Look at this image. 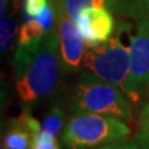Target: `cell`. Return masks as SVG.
<instances>
[{
    "label": "cell",
    "instance_id": "2e32d148",
    "mask_svg": "<svg viewBox=\"0 0 149 149\" xmlns=\"http://www.w3.org/2000/svg\"><path fill=\"white\" fill-rule=\"evenodd\" d=\"M134 139L139 143L143 149H149V133H137Z\"/></svg>",
    "mask_w": 149,
    "mask_h": 149
},
{
    "label": "cell",
    "instance_id": "ac0fdd59",
    "mask_svg": "<svg viewBox=\"0 0 149 149\" xmlns=\"http://www.w3.org/2000/svg\"><path fill=\"white\" fill-rule=\"evenodd\" d=\"M138 132L139 133H149V119L138 122Z\"/></svg>",
    "mask_w": 149,
    "mask_h": 149
},
{
    "label": "cell",
    "instance_id": "5b68a950",
    "mask_svg": "<svg viewBox=\"0 0 149 149\" xmlns=\"http://www.w3.org/2000/svg\"><path fill=\"white\" fill-rule=\"evenodd\" d=\"M129 96L130 101H138L139 93L149 86V15L138 19L136 34L130 39Z\"/></svg>",
    "mask_w": 149,
    "mask_h": 149
},
{
    "label": "cell",
    "instance_id": "5bb4252c",
    "mask_svg": "<svg viewBox=\"0 0 149 149\" xmlns=\"http://www.w3.org/2000/svg\"><path fill=\"white\" fill-rule=\"evenodd\" d=\"M50 4V0H24V14L35 17L42 13Z\"/></svg>",
    "mask_w": 149,
    "mask_h": 149
},
{
    "label": "cell",
    "instance_id": "6da1fadb",
    "mask_svg": "<svg viewBox=\"0 0 149 149\" xmlns=\"http://www.w3.org/2000/svg\"><path fill=\"white\" fill-rule=\"evenodd\" d=\"M63 74L65 67L56 29L46 37L21 76L16 78L17 95L25 103L49 100L57 93Z\"/></svg>",
    "mask_w": 149,
    "mask_h": 149
},
{
    "label": "cell",
    "instance_id": "3957f363",
    "mask_svg": "<svg viewBox=\"0 0 149 149\" xmlns=\"http://www.w3.org/2000/svg\"><path fill=\"white\" fill-rule=\"evenodd\" d=\"M129 136V125L122 119L93 113H76L65 123L61 142L67 149H92L123 141Z\"/></svg>",
    "mask_w": 149,
    "mask_h": 149
},
{
    "label": "cell",
    "instance_id": "9a60e30c",
    "mask_svg": "<svg viewBox=\"0 0 149 149\" xmlns=\"http://www.w3.org/2000/svg\"><path fill=\"white\" fill-rule=\"evenodd\" d=\"M114 149H143V148L139 146V143L133 138L132 141H125V139H123V141L117 142Z\"/></svg>",
    "mask_w": 149,
    "mask_h": 149
},
{
    "label": "cell",
    "instance_id": "30bf717a",
    "mask_svg": "<svg viewBox=\"0 0 149 149\" xmlns=\"http://www.w3.org/2000/svg\"><path fill=\"white\" fill-rule=\"evenodd\" d=\"M65 13L76 21L77 15L83 9L88 8H106V9H119L122 0H60Z\"/></svg>",
    "mask_w": 149,
    "mask_h": 149
},
{
    "label": "cell",
    "instance_id": "8fae6325",
    "mask_svg": "<svg viewBox=\"0 0 149 149\" xmlns=\"http://www.w3.org/2000/svg\"><path fill=\"white\" fill-rule=\"evenodd\" d=\"M65 123V112L60 106L55 104L50 108L42 122V129L57 138L62 133Z\"/></svg>",
    "mask_w": 149,
    "mask_h": 149
},
{
    "label": "cell",
    "instance_id": "7c38bea8",
    "mask_svg": "<svg viewBox=\"0 0 149 149\" xmlns=\"http://www.w3.org/2000/svg\"><path fill=\"white\" fill-rule=\"evenodd\" d=\"M17 32V21L15 16L9 15H1V51L3 52H8L14 45V40H15Z\"/></svg>",
    "mask_w": 149,
    "mask_h": 149
},
{
    "label": "cell",
    "instance_id": "277c9868",
    "mask_svg": "<svg viewBox=\"0 0 149 149\" xmlns=\"http://www.w3.org/2000/svg\"><path fill=\"white\" fill-rule=\"evenodd\" d=\"M128 24L120 22L117 32L106 42L93 46L83 57L82 70H87L101 80L120 88L125 96H129V70L130 54L120 40L123 30Z\"/></svg>",
    "mask_w": 149,
    "mask_h": 149
},
{
    "label": "cell",
    "instance_id": "ba28073f",
    "mask_svg": "<svg viewBox=\"0 0 149 149\" xmlns=\"http://www.w3.org/2000/svg\"><path fill=\"white\" fill-rule=\"evenodd\" d=\"M74 22L90 47L106 42L113 34L116 26L113 15L106 8L83 9Z\"/></svg>",
    "mask_w": 149,
    "mask_h": 149
},
{
    "label": "cell",
    "instance_id": "7a4b0ae2",
    "mask_svg": "<svg viewBox=\"0 0 149 149\" xmlns=\"http://www.w3.org/2000/svg\"><path fill=\"white\" fill-rule=\"evenodd\" d=\"M70 112L72 114L93 113L109 116L124 122H129L133 116L129 98L124 92L87 70H82L78 73L70 100Z\"/></svg>",
    "mask_w": 149,
    "mask_h": 149
},
{
    "label": "cell",
    "instance_id": "e0dca14e",
    "mask_svg": "<svg viewBox=\"0 0 149 149\" xmlns=\"http://www.w3.org/2000/svg\"><path fill=\"white\" fill-rule=\"evenodd\" d=\"M146 119H149V100H148L147 103L143 106V108L141 109L138 122H141V120H146Z\"/></svg>",
    "mask_w": 149,
    "mask_h": 149
},
{
    "label": "cell",
    "instance_id": "4fadbf2b",
    "mask_svg": "<svg viewBox=\"0 0 149 149\" xmlns=\"http://www.w3.org/2000/svg\"><path fill=\"white\" fill-rule=\"evenodd\" d=\"M32 149H60V146L54 134L41 129L34 139Z\"/></svg>",
    "mask_w": 149,
    "mask_h": 149
},
{
    "label": "cell",
    "instance_id": "9c48e42d",
    "mask_svg": "<svg viewBox=\"0 0 149 149\" xmlns=\"http://www.w3.org/2000/svg\"><path fill=\"white\" fill-rule=\"evenodd\" d=\"M42 129L27 109H24L8 125L3 139V149H32L36 134Z\"/></svg>",
    "mask_w": 149,
    "mask_h": 149
},
{
    "label": "cell",
    "instance_id": "8992f818",
    "mask_svg": "<svg viewBox=\"0 0 149 149\" xmlns=\"http://www.w3.org/2000/svg\"><path fill=\"white\" fill-rule=\"evenodd\" d=\"M57 32L60 39L62 63L65 72L74 73L81 70L83 57L87 52L86 41L83 39L77 24L62 9L58 0V17H57Z\"/></svg>",
    "mask_w": 149,
    "mask_h": 149
},
{
    "label": "cell",
    "instance_id": "52a82bcc",
    "mask_svg": "<svg viewBox=\"0 0 149 149\" xmlns=\"http://www.w3.org/2000/svg\"><path fill=\"white\" fill-rule=\"evenodd\" d=\"M49 35L50 32L36 17L24 14V20L19 30V39L14 55V68L16 72V78L21 76Z\"/></svg>",
    "mask_w": 149,
    "mask_h": 149
},
{
    "label": "cell",
    "instance_id": "d6986e66",
    "mask_svg": "<svg viewBox=\"0 0 149 149\" xmlns=\"http://www.w3.org/2000/svg\"><path fill=\"white\" fill-rule=\"evenodd\" d=\"M116 144H117V142H116V143H112V144H107V146L100 147V148H95V149H114Z\"/></svg>",
    "mask_w": 149,
    "mask_h": 149
}]
</instances>
